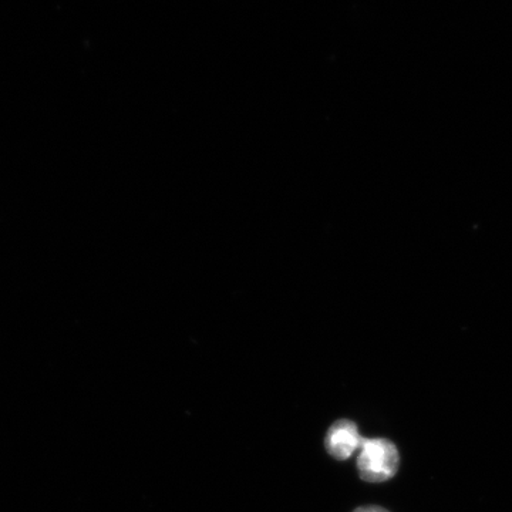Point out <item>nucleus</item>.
I'll return each mask as SVG.
<instances>
[{
  "instance_id": "obj_1",
  "label": "nucleus",
  "mask_w": 512,
  "mask_h": 512,
  "mask_svg": "<svg viewBox=\"0 0 512 512\" xmlns=\"http://www.w3.org/2000/svg\"><path fill=\"white\" fill-rule=\"evenodd\" d=\"M399 451L392 441L386 439H362L357 458L362 480L383 483L396 476L399 468Z\"/></svg>"
},
{
  "instance_id": "obj_2",
  "label": "nucleus",
  "mask_w": 512,
  "mask_h": 512,
  "mask_svg": "<svg viewBox=\"0 0 512 512\" xmlns=\"http://www.w3.org/2000/svg\"><path fill=\"white\" fill-rule=\"evenodd\" d=\"M325 444L330 456L336 460H348L360 448L362 437L353 421L339 420L330 427Z\"/></svg>"
},
{
  "instance_id": "obj_3",
  "label": "nucleus",
  "mask_w": 512,
  "mask_h": 512,
  "mask_svg": "<svg viewBox=\"0 0 512 512\" xmlns=\"http://www.w3.org/2000/svg\"><path fill=\"white\" fill-rule=\"evenodd\" d=\"M355 512H389V511L383 510V508H379V507H362V508H359V510H356Z\"/></svg>"
}]
</instances>
